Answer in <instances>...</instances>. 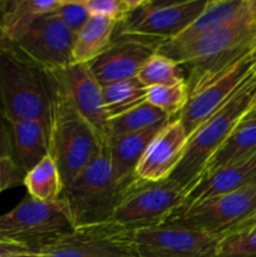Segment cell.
Returning <instances> with one entry per match:
<instances>
[{
    "label": "cell",
    "instance_id": "obj_15",
    "mask_svg": "<svg viewBox=\"0 0 256 257\" xmlns=\"http://www.w3.org/2000/svg\"><path fill=\"white\" fill-rule=\"evenodd\" d=\"M188 136L180 118L173 117L160 128L146 148L135 172L138 182H160L168 180L180 163Z\"/></svg>",
    "mask_w": 256,
    "mask_h": 257
},
{
    "label": "cell",
    "instance_id": "obj_26",
    "mask_svg": "<svg viewBox=\"0 0 256 257\" xmlns=\"http://www.w3.org/2000/svg\"><path fill=\"white\" fill-rule=\"evenodd\" d=\"M102 90L109 119L147 102V88L138 80V78L103 85Z\"/></svg>",
    "mask_w": 256,
    "mask_h": 257
},
{
    "label": "cell",
    "instance_id": "obj_16",
    "mask_svg": "<svg viewBox=\"0 0 256 257\" xmlns=\"http://www.w3.org/2000/svg\"><path fill=\"white\" fill-rule=\"evenodd\" d=\"M155 48L123 38H113L110 47L89 64L100 85L137 78L142 65L155 54Z\"/></svg>",
    "mask_w": 256,
    "mask_h": 257
},
{
    "label": "cell",
    "instance_id": "obj_37",
    "mask_svg": "<svg viewBox=\"0 0 256 257\" xmlns=\"http://www.w3.org/2000/svg\"><path fill=\"white\" fill-rule=\"evenodd\" d=\"M251 122H256V103L250 108V110L243 115V118L241 119L240 123H251Z\"/></svg>",
    "mask_w": 256,
    "mask_h": 257
},
{
    "label": "cell",
    "instance_id": "obj_8",
    "mask_svg": "<svg viewBox=\"0 0 256 257\" xmlns=\"http://www.w3.org/2000/svg\"><path fill=\"white\" fill-rule=\"evenodd\" d=\"M185 192L175 182L136 181L123 193L110 221L131 231L155 227L168 222L181 211Z\"/></svg>",
    "mask_w": 256,
    "mask_h": 257
},
{
    "label": "cell",
    "instance_id": "obj_30",
    "mask_svg": "<svg viewBox=\"0 0 256 257\" xmlns=\"http://www.w3.org/2000/svg\"><path fill=\"white\" fill-rule=\"evenodd\" d=\"M218 257H256V231L231 233L221 238Z\"/></svg>",
    "mask_w": 256,
    "mask_h": 257
},
{
    "label": "cell",
    "instance_id": "obj_38",
    "mask_svg": "<svg viewBox=\"0 0 256 257\" xmlns=\"http://www.w3.org/2000/svg\"><path fill=\"white\" fill-rule=\"evenodd\" d=\"M0 257H40L38 252H19V253H10V255H4Z\"/></svg>",
    "mask_w": 256,
    "mask_h": 257
},
{
    "label": "cell",
    "instance_id": "obj_4",
    "mask_svg": "<svg viewBox=\"0 0 256 257\" xmlns=\"http://www.w3.org/2000/svg\"><path fill=\"white\" fill-rule=\"evenodd\" d=\"M55 88L57 95L49 135L50 156L59 170L65 187L107 146L75 110L57 80Z\"/></svg>",
    "mask_w": 256,
    "mask_h": 257
},
{
    "label": "cell",
    "instance_id": "obj_27",
    "mask_svg": "<svg viewBox=\"0 0 256 257\" xmlns=\"http://www.w3.org/2000/svg\"><path fill=\"white\" fill-rule=\"evenodd\" d=\"M137 78L146 88L186 83L185 72L182 68L172 59L160 53L151 55L150 59L140 69Z\"/></svg>",
    "mask_w": 256,
    "mask_h": 257
},
{
    "label": "cell",
    "instance_id": "obj_19",
    "mask_svg": "<svg viewBox=\"0 0 256 257\" xmlns=\"http://www.w3.org/2000/svg\"><path fill=\"white\" fill-rule=\"evenodd\" d=\"M161 127L162 125L145 132L120 136L108 141L107 151L112 175L120 190L125 191L136 182L135 172L138 162Z\"/></svg>",
    "mask_w": 256,
    "mask_h": 257
},
{
    "label": "cell",
    "instance_id": "obj_39",
    "mask_svg": "<svg viewBox=\"0 0 256 257\" xmlns=\"http://www.w3.org/2000/svg\"><path fill=\"white\" fill-rule=\"evenodd\" d=\"M255 75H256V69H255Z\"/></svg>",
    "mask_w": 256,
    "mask_h": 257
},
{
    "label": "cell",
    "instance_id": "obj_3",
    "mask_svg": "<svg viewBox=\"0 0 256 257\" xmlns=\"http://www.w3.org/2000/svg\"><path fill=\"white\" fill-rule=\"evenodd\" d=\"M255 103L256 75L253 73L217 112L190 136L185 153L170 180L186 192L202 175L207 161L236 130Z\"/></svg>",
    "mask_w": 256,
    "mask_h": 257
},
{
    "label": "cell",
    "instance_id": "obj_2",
    "mask_svg": "<svg viewBox=\"0 0 256 257\" xmlns=\"http://www.w3.org/2000/svg\"><path fill=\"white\" fill-rule=\"evenodd\" d=\"M55 95L52 73L8 43L0 52V117L5 122H39L50 135Z\"/></svg>",
    "mask_w": 256,
    "mask_h": 257
},
{
    "label": "cell",
    "instance_id": "obj_9",
    "mask_svg": "<svg viewBox=\"0 0 256 257\" xmlns=\"http://www.w3.org/2000/svg\"><path fill=\"white\" fill-rule=\"evenodd\" d=\"M256 216V182L181 211L168 222L222 238Z\"/></svg>",
    "mask_w": 256,
    "mask_h": 257
},
{
    "label": "cell",
    "instance_id": "obj_23",
    "mask_svg": "<svg viewBox=\"0 0 256 257\" xmlns=\"http://www.w3.org/2000/svg\"><path fill=\"white\" fill-rule=\"evenodd\" d=\"M62 0H15L8 3L5 13V34L15 44L39 18L54 13Z\"/></svg>",
    "mask_w": 256,
    "mask_h": 257
},
{
    "label": "cell",
    "instance_id": "obj_14",
    "mask_svg": "<svg viewBox=\"0 0 256 257\" xmlns=\"http://www.w3.org/2000/svg\"><path fill=\"white\" fill-rule=\"evenodd\" d=\"M50 73L54 75L75 110L107 146L109 117L105 110L102 85L93 75L89 64L73 63L64 69Z\"/></svg>",
    "mask_w": 256,
    "mask_h": 257
},
{
    "label": "cell",
    "instance_id": "obj_31",
    "mask_svg": "<svg viewBox=\"0 0 256 257\" xmlns=\"http://www.w3.org/2000/svg\"><path fill=\"white\" fill-rule=\"evenodd\" d=\"M54 13L75 35L90 18L84 0H62Z\"/></svg>",
    "mask_w": 256,
    "mask_h": 257
},
{
    "label": "cell",
    "instance_id": "obj_28",
    "mask_svg": "<svg viewBox=\"0 0 256 257\" xmlns=\"http://www.w3.org/2000/svg\"><path fill=\"white\" fill-rule=\"evenodd\" d=\"M188 88L186 83L176 85L147 88V100L150 104L165 112L168 117H177L188 102Z\"/></svg>",
    "mask_w": 256,
    "mask_h": 257
},
{
    "label": "cell",
    "instance_id": "obj_17",
    "mask_svg": "<svg viewBox=\"0 0 256 257\" xmlns=\"http://www.w3.org/2000/svg\"><path fill=\"white\" fill-rule=\"evenodd\" d=\"M253 182H256V155L242 162L225 166L198 178L185 192L181 211L227 195Z\"/></svg>",
    "mask_w": 256,
    "mask_h": 257
},
{
    "label": "cell",
    "instance_id": "obj_12",
    "mask_svg": "<svg viewBox=\"0 0 256 257\" xmlns=\"http://www.w3.org/2000/svg\"><path fill=\"white\" fill-rule=\"evenodd\" d=\"M132 233L113 221L78 226L38 253L40 257H136Z\"/></svg>",
    "mask_w": 256,
    "mask_h": 257
},
{
    "label": "cell",
    "instance_id": "obj_35",
    "mask_svg": "<svg viewBox=\"0 0 256 257\" xmlns=\"http://www.w3.org/2000/svg\"><path fill=\"white\" fill-rule=\"evenodd\" d=\"M8 3L9 2L7 0H0V52L9 43L5 34V13H7Z\"/></svg>",
    "mask_w": 256,
    "mask_h": 257
},
{
    "label": "cell",
    "instance_id": "obj_10",
    "mask_svg": "<svg viewBox=\"0 0 256 257\" xmlns=\"http://www.w3.org/2000/svg\"><path fill=\"white\" fill-rule=\"evenodd\" d=\"M220 241L217 236L176 223L132 233L136 257H218Z\"/></svg>",
    "mask_w": 256,
    "mask_h": 257
},
{
    "label": "cell",
    "instance_id": "obj_7",
    "mask_svg": "<svg viewBox=\"0 0 256 257\" xmlns=\"http://www.w3.org/2000/svg\"><path fill=\"white\" fill-rule=\"evenodd\" d=\"M208 0L153 2L141 0L115 27L114 37L157 48L183 32L205 9Z\"/></svg>",
    "mask_w": 256,
    "mask_h": 257
},
{
    "label": "cell",
    "instance_id": "obj_21",
    "mask_svg": "<svg viewBox=\"0 0 256 257\" xmlns=\"http://www.w3.org/2000/svg\"><path fill=\"white\" fill-rule=\"evenodd\" d=\"M117 22L103 17H90L77 33L73 45V63L90 64L110 47Z\"/></svg>",
    "mask_w": 256,
    "mask_h": 257
},
{
    "label": "cell",
    "instance_id": "obj_1",
    "mask_svg": "<svg viewBox=\"0 0 256 257\" xmlns=\"http://www.w3.org/2000/svg\"><path fill=\"white\" fill-rule=\"evenodd\" d=\"M256 50V0L221 29L180 48L158 47L185 72L188 93Z\"/></svg>",
    "mask_w": 256,
    "mask_h": 257
},
{
    "label": "cell",
    "instance_id": "obj_20",
    "mask_svg": "<svg viewBox=\"0 0 256 257\" xmlns=\"http://www.w3.org/2000/svg\"><path fill=\"white\" fill-rule=\"evenodd\" d=\"M14 161L27 175L43 158L50 155L49 133L47 128L34 120L7 122Z\"/></svg>",
    "mask_w": 256,
    "mask_h": 257
},
{
    "label": "cell",
    "instance_id": "obj_13",
    "mask_svg": "<svg viewBox=\"0 0 256 257\" xmlns=\"http://www.w3.org/2000/svg\"><path fill=\"white\" fill-rule=\"evenodd\" d=\"M74 40V33L50 13L39 18L14 45L43 69L55 72L73 64Z\"/></svg>",
    "mask_w": 256,
    "mask_h": 257
},
{
    "label": "cell",
    "instance_id": "obj_25",
    "mask_svg": "<svg viewBox=\"0 0 256 257\" xmlns=\"http://www.w3.org/2000/svg\"><path fill=\"white\" fill-rule=\"evenodd\" d=\"M170 119L171 117H168L165 112L148 102H145L128 112L109 119L108 141L120 137V136L145 132V131L160 127Z\"/></svg>",
    "mask_w": 256,
    "mask_h": 257
},
{
    "label": "cell",
    "instance_id": "obj_34",
    "mask_svg": "<svg viewBox=\"0 0 256 257\" xmlns=\"http://www.w3.org/2000/svg\"><path fill=\"white\" fill-rule=\"evenodd\" d=\"M19 252H33V251H30L29 248H27L25 246L19 245V243H15L13 242V241L0 238V256Z\"/></svg>",
    "mask_w": 256,
    "mask_h": 257
},
{
    "label": "cell",
    "instance_id": "obj_36",
    "mask_svg": "<svg viewBox=\"0 0 256 257\" xmlns=\"http://www.w3.org/2000/svg\"><path fill=\"white\" fill-rule=\"evenodd\" d=\"M247 231H256V216H253L251 220H248L247 222L243 223L238 230H236L232 233H238V232H247ZM231 235V233H230Z\"/></svg>",
    "mask_w": 256,
    "mask_h": 257
},
{
    "label": "cell",
    "instance_id": "obj_33",
    "mask_svg": "<svg viewBox=\"0 0 256 257\" xmlns=\"http://www.w3.org/2000/svg\"><path fill=\"white\" fill-rule=\"evenodd\" d=\"M0 158H12V160H14L7 122L2 117H0Z\"/></svg>",
    "mask_w": 256,
    "mask_h": 257
},
{
    "label": "cell",
    "instance_id": "obj_22",
    "mask_svg": "<svg viewBox=\"0 0 256 257\" xmlns=\"http://www.w3.org/2000/svg\"><path fill=\"white\" fill-rule=\"evenodd\" d=\"M256 155V122L240 123L227 140L207 161L202 176L233 163L242 162ZM198 177V178H200Z\"/></svg>",
    "mask_w": 256,
    "mask_h": 257
},
{
    "label": "cell",
    "instance_id": "obj_5",
    "mask_svg": "<svg viewBox=\"0 0 256 257\" xmlns=\"http://www.w3.org/2000/svg\"><path fill=\"white\" fill-rule=\"evenodd\" d=\"M124 191L115 183L107 147L63 188L65 203L74 227L110 221Z\"/></svg>",
    "mask_w": 256,
    "mask_h": 257
},
{
    "label": "cell",
    "instance_id": "obj_11",
    "mask_svg": "<svg viewBox=\"0 0 256 257\" xmlns=\"http://www.w3.org/2000/svg\"><path fill=\"white\" fill-rule=\"evenodd\" d=\"M255 69L256 50H253L190 93L187 104L178 114L188 138L235 94Z\"/></svg>",
    "mask_w": 256,
    "mask_h": 257
},
{
    "label": "cell",
    "instance_id": "obj_6",
    "mask_svg": "<svg viewBox=\"0 0 256 257\" xmlns=\"http://www.w3.org/2000/svg\"><path fill=\"white\" fill-rule=\"evenodd\" d=\"M74 230L62 200L42 202L27 196L17 207L0 215V238L40 252Z\"/></svg>",
    "mask_w": 256,
    "mask_h": 257
},
{
    "label": "cell",
    "instance_id": "obj_29",
    "mask_svg": "<svg viewBox=\"0 0 256 257\" xmlns=\"http://www.w3.org/2000/svg\"><path fill=\"white\" fill-rule=\"evenodd\" d=\"M90 17H103L120 23L141 0H84Z\"/></svg>",
    "mask_w": 256,
    "mask_h": 257
},
{
    "label": "cell",
    "instance_id": "obj_24",
    "mask_svg": "<svg viewBox=\"0 0 256 257\" xmlns=\"http://www.w3.org/2000/svg\"><path fill=\"white\" fill-rule=\"evenodd\" d=\"M28 196L42 202H58L62 197L63 181L59 170L50 155L43 158L24 176Z\"/></svg>",
    "mask_w": 256,
    "mask_h": 257
},
{
    "label": "cell",
    "instance_id": "obj_18",
    "mask_svg": "<svg viewBox=\"0 0 256 257\" xmlns=\"http://www.w3.org/2000/svg\"><path fill=\"white\" fill-rule=\"evenodd\" d=\"M250 4L251 0H208L201 14L181 34L160 47L180 48L191 44L235 20Z\"/></svg>",
    "mask_w": 256,
    "mask_h": 257
},
{
    "label": "cell",
    "instance_id": "obj_32",
    "mask_svg": "<svg viewBox=\"0 0 256 257\" xmlns=\"http://www.w3.org/2000/svg\"><path fill=\"white\" fill-rule=\"evenodd\" d=\"M24 173L12 158H0V193L24 185Z\"/></svg>",
    "mask_w": 256,
    "mask_h": 257
}]
</instances>
